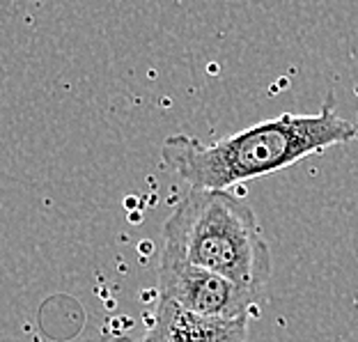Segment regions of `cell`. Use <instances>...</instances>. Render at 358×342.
Wrapping results in <instances>:
<instances>
[{
  "label": "cell",
  "mask_w": 358,
  "mask_h": 342,
  "mask_svg": "<svg viewBox=\"0 0 358 342\" xmlns=\"http://www.w3.org/2000/svg\"><path fill=\"white\" fill-rule=\"evenodd\" d=\"M354 141L358 127L338 115L329 94L320 113H282L214 143L186 134L168 136L161 145V161L195 189H230Z\"/></svg>",
  "instance_id": "cell-1"
},
{
  "label": "cell",
  "mask_w": 358,
  "mask_h": 342,
  "mask_svg": "<svg viewBox=\"0 0 358 342\" xmlns=\"http://www.w3.org/2000/svg\"><path fill=\"white\" fill-rule=\"evenodd\" d=\"M161 250L259 294L273 271L271 248L255 211L227 189L191 186L164 223Z\"/></svg>",
  "instance_id": "cell-2"
},
{
  "label": "cell",
  "mask_w": 358,
  "mask_h": 342,
  "mask_svg": "<svg viewBox=\"0 0 358 342\" xmlns=\"http://www.w3.org/2000/svg\"><path fill=\"white\" fill-rule=\"evenodd\" d=\"M159 297L205 317L239 320V317H253L259 292L246 290L221 273L207 271L179 255L161 250Z\"/></svg>",
  "instance_id": "cell-3"
},
{
  "label": "cell",
  "mask_w": 358,
  "mask_h": 342,
  "mask_svg": "<svg viewBox=\"0 0 358 342\" xmlns=\"http://www.w3.org/2000/svg\"><path fill=\"white\" fill-rule=\"evenodd\" d=\"M248 324L250 317H205L184 311L168 299H159L143 342H248Z\"/></svg>",
  "instance_id": "cell-4"
},
{
  "label": "cell",
  "mask_w": 358,
  "mask_h": 342,
  "mask_svg": "<svg viewBox=\"0 0 358 342\" xmlns=\"http://www.w3.org/2000/svg\"><path fill=\"white\" fill-rule=\"evenodd\" d=\"M110 342H131V340H127V338H115V340H110Z\"/></svg>",
  "instance_id": "cell-5"
}]
</instances>
